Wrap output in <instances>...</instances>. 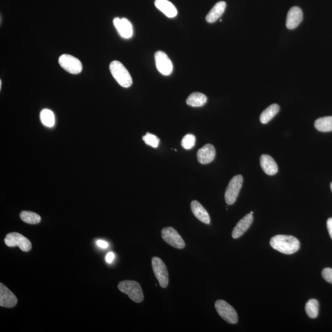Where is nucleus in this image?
<instances>
[{"instance_id":"34","label":"nucleus","mask_w":332,"mask_h":332,"mask_svg":"<svg viewBox=\"0 0 332 332\" xmlns=\"http://www.w3.org/2000/svg\"><path fill=\"white\" fill-rule=\"evenodd\" d=\"M250 213H251V214H252V215H253V213H254V212H252H252H250Z\"/></svg>"},{"instance_id":"11","label":"nucleus","mask_w":332,"mask_h":332,"mask_svg":"<svg viewBox=\"0 0 332 332\" xmlns=\"http://www.w3.org/2000/svg\"><path fill=\"white\" fill-rule=\"evenodd\" d=\"M113 24L117 29L118 34L123 38H131L133 35V28L131 23L126 18L115 17Z\"/></svg>"},{"instance_id":"27","label":"nucleus","mask_w":332,"mask_h":332,"mask_svg":"<svg viewBox=\"0 0 332 332\" xmlns=\"http://www.w3.org/2000/svg\"><path fill=\"white\" fill-rule=\"evenodd\" d=\"M143 140L147 145L153 148H157L159 144V139L157 136L152 134L147 133L143 137Z\"/></svg>"},{"instance_id":"12","label":"nucleus","mask_w":332,"mask_h":332,"mask_svg":"<svg viewBox=\"0 0 332 332\" xmlns=\"http://www.w3.org/2000/svg\"><path fill=\"white\" fill-rule=\"evenodd\" d=\"M17 298L15 294L4 284H0V306L1 307L13 308L17 305Z\"/></svg>"},{"instance_id":"24","label":"nucleus","mask_w":332,"mask_h":332,"mask_svg":"<svg viewBox=\"0 0 332 332\" xmlns=\"http://www.w3.org/2000/svg\"><path fill=\"white\" fill-rule=\"evenodd\" d=\"M20 217L23 222L32 225L38 224L41 220L40 216L30 211H22L20 213Z\"/></svg>"},{"instance_id":"10","label":"nucleus","mask_w":332,"mask_h":332,"mask_svg":"<svg viewBox=\"0 0 332 332\" xmlns=\"http://www.w3.org/2000/svg\"><path fill=\"white\" fill-rule=\"evenodd\" d=\"M156 66L160 73L164 76L170 75L173 71V64L168 55L158 51L155 54Z\"/></svg>"},{"instance_id":"25","label":"nucleus","mask_w":332,"mask_h":332,"mask_svg":"<svg viewBox=\"0 0 332 332\" xmlns=\"http://www.w3.org/2000/svg\"><path fill=\"white\" fill-rule=\"evenodd\" d=\"M41 122L45 126L52 127L55 124L54 114L49 109H44L40 114Z\"/></svg>"},{"instance_id":"3","label":"nucleus","mask_w":332,"mask_h":332,"mask_svg":"<svg viewBox=\"0 0 332 332\" xmlns=\"http://www.w3.org/2000/svg\"><path fill=\"white\" fill-rule=\"evenodd\" d=\"M121 292L126 294L134 302L140 303L143 300L142 289L139 283L134 280H123L118 285Z\"/></svg>"},{"instance_id":"5","label":"nucleus","mask_w":332,"mask_h":332,"mask_svg":"<svg viewBox=\"0 0 332 332\" xmlns=\"http://www.w3.org/2000/svg\"><path fill=\"white\" fill-rule=\"evenodd\" d=\"M243 177L242 175L234 176L229 182L225 194V199L228 205L235 203L240 190L242 188Z\"/></svg>"},{"instance_id":"22","label":"nucleus","mask_w":332,"mask_h":332,"mask_svg":"<svg viewBox=\"0 0 332 332\" xmlns=\"http://www.w3.org/2000/svg\"><path fill=\"white\" fill-rule=\"evenodd\" d=\"M315 128L320 132L332 131V117L319 118L315 122Z\"/></svg>"},{"instance_id":"30","label":"nucleus","mask_w":332,"mask_h":332,"mask_svg":"<svg viewBox=\"0 0 332 332\" xmlns=\"http://www.w3.org/2000/svg\"><path fill=\"white\" fill-rule=\"evenodd\" d=\"M96 244L98 247L102 248H106L108 247V244L105 241L97 240Z\"/></svg>"},{"instance_id":"6","label":"nucleus","mask_w":332,"mask_h":332,"mask_svg":"<svg viewBox=\"0 0 332 332\" xmlns=\"http://www.w3.org/2000/svg\"><path fill=\"white\" fill-rule=\"evenodd\" d=\"M153 272L162 288H166L169 284L168 269L163 261L159 257H153L152 261Z\"/></svg>"},{"instance_id":"16","label":"nucleus","mask_w":332,"mask_h":332,"mask_svg":"<svg viewBox=\"0 0 332 332\" xmlns=\"http://www.w3.org/2000/svg\"><path fill=\"white\" fill-rule=\"evenodd\" d=\"M191 209L193 215L199 221L207 225L210 224V215L204 207L196 200L192 201L191 203Z\"/></svg>"},{"instance_id":"21","label":"nucleus","mask_w":332,"mask_h":332,"mask_svg":"<svg viewBox=\"0 0 332 332\" xmlns=\"http://www.w3.org/2000/svg\"><path fill=\"white\" fill-rule=\"evenodd\" d=\"M280 110V107L278 104H272L262 113L260 121L262 124H267L277 115Z\"/></svg>"},{"instance_id":"33","label":"nucleus","mask_w":332,"mask_h":332,"mask_svg":"<svg viewBox=\"0 0 332 332\" xmlns=\"http://www.w3.org/2000/svg\"><path fill=\"white\" fill-rule=\"evenodd\" d=\"M331 190L332 192V182L331 183Z\"/></svg>"},{"instance_id":"1","label":"nucleus","mask_w":332,"mask_h":332,"mask_svg":"<svg viewBox=\"0 0 332 332\" xmlns=\"http://www.w3.org/2000/svg\"><path fill=\"white\" fill-rule=\"evenodd\" d=\"M270 245L274 249L287 255L294 254L300 247L299 241L296 238L287 235L273 236L270 241Z\"/></svg>"},{"instance_id":"26","label":"nucleus","mask_w":332,"mask_h":332,"mask_svg":"<svg viewBox=\"0 0 332 332\" xmlns=\"http://www.w3.org/2000/svg\"><path fill=\"white\" fill-rule=\"evenodd\" d=\"M196 143V138L194 135L189 134L186 135L183 138L181 145L186 150H190L194 147Z\"/></svg>"},{"instance_id":"7","label":"nucleus","mask_w":332,"mask_h":332,"mask_svg":"<svg viewBox=\"0 0 332 332\" xmlns=\"http://www.w3.org/2000/svg\"><path fill=\"white\" fill-rule=\"evenodd\" d=\"M4 243L8 247H18L24 252L30 251L32 247L31 242L22 234L18 233L7 234Z\"/></svg>"},{"instance_id":"15","label":"nucleus","mask_w":332,"mask_h":332,"mask_svg":"<svg viewBox=\"0 0 332 332\" xmlns=\"http://www.w3.org/2000/svg\"><path fill=\"white\" fill-rule=\"evenodd\" d=\"M253 220H254V217H253V215L251 213H248L234 227L233 233H232V237L234 239H238L242 236L249 228L250 225L252 224Z\"/></svg>"},{"instance_id":"2","label":"nucleus","mask_w":332,"mask_h":332,"mask_svg":"<svg viewBox=\"0 0 332 332\" xmlns=\"http://www.w3.org/2000/svg\"><path fill=\"white\" fill-rule=\"evenodd\" d=\"M111 75L121 87L127 88L131 87L132 79L129 72L120 62L114 60L110 64Z\"/></svg>"},{"instance_id":"29","label":"nucleus","mask_w":332,"mask_h":332,"mask_svg":"<svg viewBox=\"0 0 332 332\" xmlns=\"http://www.w3.org/2000/svg\"><path fill=\"white\" fill-rule=\"evenodd\" d=\"M115 255L113 252H109L106 255L105 261L108 263H111L115 260Z\"/></svg>"},{"instance_id":"18","label":"nucleus","mask_w":332,"mask_h":332,"mask_svg":"<svg viewBox=\"0 0 332 332\" xmlns=\"http://www.w3.org/2000/svg\"><path fill=\"white\" fill-rule=\"evenodd\" d=\"M155 5L167 17L173 18L177 15V10L175 6L168 0H156Z\"/></svg>"},{"instance_id":"8","label":"nucleus","mask_w":332,"mask_h":332,"mask_svg":"<svg viewBox=\"0 0 332 332\" xmlns=\"http://www.w3.org/2000/svg\"><path fill=\"white\" fill-rule=\"evenodd\" d=\"M59 63L62 69L73 75H77L82 71L83 66L81 62L73 55L69 54L60 55Z\"/></svg>"},{"instance_id":"20","label":"nucleus","mask_w":332,"mask_h":332,"mask_svg":"<svg viewBox=\"0 0 332 332\" xmlns=\"http://www.w3.org/2000/svg\"><path fill=\"white\" fill-rule=\"evenodd\" d=\"M207 101H208V98L203 93L193 92L188 97L187 104L192 107H200L205 105Z\"/></svg>"},{"instance_id":"19","label":"nucleus","mask_w":332,"mask_h":332,"mask_svg":"<svg viewBox=\"0 0 332 332\" xmlns=\"http://www.w3.org/2000/svg\"><path fill=\"white\" fill-rule=\"evenodd\" d=\"M227 4L225 1H219L215 4L210 12L207 15L206 19L209 23H214L221 17L226 9Z\"/></svg>"},{"instance_id":"17","label":"nucleus","mask_w":332,"mask_h":332,"mask_svg":"<svg viewBox=\"0 0 332 332\" xmlns=\"http://www.w3.org/2000/svg\"><path fill=\"white\" fill-rule=\"evenodd\" d=\"M261 165L264 173L267 175H274L278 173V165L271 156L268 155H262Z\"/></svg>"},{"instance_id":"31","label":"nucleus","mask_w":332,"mask_h":332,"mask_svg":"<svg viewBox=\"0 0 332 332\" xmlns=\"http://www.w3.org/2000/svg\"><path fill=\"white\" fill-rule=\"evenodd\" d=\"M327 229H328L330 236H331L332 239V217L330 218V219L327 220Z\"/></svg>"},{"instance_id":"4","label":"nucleus","mask_w":332,"mask_h":332,"mask_svg":"<svg viewBox=\"0 0 332 332\" xmlns=\"http://www.w3.org/2000/svg\"><path fill=\"white\" fill-rule=\"evenodd\" d=\"M215 307L218 314L225 321L231 324H235L238 322V316L236 310H234L233 306L227 303V301L219 299V300L216 301Z\"/></svg>"},{"instance_id":"32","label":"nucleus","mask_w":332,"mask_h":332,"mask_svg":"<svg viewBox=\"0 0 332 332\" xmlns=\"http://www.w3.org/2000/svg\"><path fill=\"white\" fill-rule=\"evenodd\" d=\"M1 85H2V81L1 80H0V89L1 88Z\"/></svg>"},{"instance_id":"9","label":"nucleus","mask_w":332,"mask_h":332,"mask_svg":"<svg viewBox=\"0 0 332 332\" xmlns=\"http://www.w3.org/2000/svg\"><path fill=\"white\" fill-rule=\"evenodd\" d=\"M161 236L165 242L173 247L182 249L185 247L182 236L173 227H166L162 229Z\"/></svg>"},{"instance_id":"28","label":"nucleus","mask_w":332,"mask_h":332,"mask_svg":"<svg viewBox=\"0 0 332 332\" xmlns=\"http://www.w3.org/2000/svg\"><path fill=\"white\" fill-rule=\"evenodd\" d=\"M322 277L327 282L332 284V269L326 268L323 269L322 272Z\"/></svg>"},{"instance_id":"23","label":"nucleus","mask_w":332,"mask_h":332,"mask_svg":"<svg viewBox=\"0 0 332 332\" xmlns=\"http://www.w3.org/2000/svg\"><path fill=\"white\" fill-rule=\"evenodd\" d=\"M319 302L317 299H311L306 304L305 310L306 314L311 319H315L319 314Z\"/></svg>"},{"instance_id":"14","label":"nucleus","mask_w":332,"mask_h":332,"mask_svg":"<svg viewBox=\"0 0 332 332\" xmlns=\"http://www.w3.org/2000/svg\"><path fill=\"white\" fill-rule=\"evenodd\" d=\"M216 152L214 147L211 144H206L198 150L197 157L199 163L207 164L210 163L215 159Z\"/></svg>"},{"instance_id":"13","label":"nucleus","mask_w":332,"mask_h":332,"mask_svg":"<svg viewBox=\"0 0 332 332\" xmlns=\"http://www.w3.org/2000/svg\"><path fill=\"white\" fill-rule=\"evenodd\" d=\"M303 15L302 11L298 6L292 7L288 12L286 20V26L288 29H296L302 22Z\"/></svg>"}]
</instances>
